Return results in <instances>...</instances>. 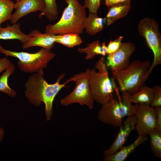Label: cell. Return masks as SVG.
I'll return each mask as SVG.
<instances>
[{
    "instance_id": "1",
    "label": "cell",
    "mask_w": 161,
    "mask_h": 161,
    "mask_svg": "<svg viewBox=\"0 0 161 161\" xmlns=\"http://www.w3.org/2000/svg\"><path fill=\"white\" fill-rule=\"evenodd\" d=\"M65 76L64 73H61L58 76L55 83L49 84L44 78L43 70L30 76L25 84V95L28 101L36 106H39L41 102L44 103L47 121L51 118L53 103L55 97L62 89L68 87L65 86L68 83L67 81L64 83H60L61 80Z\"/></svg>"
},
{
    "instance_id": "2",
    "label": "cell",
    "mask_w": 161,
    "mask_h": 161,
    "mask_svg": "<svg viewBox=\"0 0 161 161\" xmlns=\"http://www.w3.org/2000/svg\"><path fill=\"white\" fill-rule=\"evenodd\" d=\"M67 4L60 20L53 24L47 25L45 32L56 35L83 32V23L86 17V8L78 0H65Z\"/></svg>"
},
{
    "instance_id": "3",
    "label": "cell",
    "mask_w": 161,
    "mask_h": 161,
    "mask_svg": "<svg viewBox=\"0 0 161 161\" xmlns=\"http://www.w3.org/2000/svg\"><path fill=\"white\" fill-rule=\"evenodd\" d=\"M151 65L149 60L137 59L125 69L112 72L118 82L120 90L132 94L144 85L148 78L147 73Z\"/></svg>"
},
{
    "instance_id": "4",
    "label": "cell",
    "mask_w": 161,
    "mask_h": 161,
    "mask_svg": "<svg viewBox=\"0 0 161 161\" xmlns=\"http://www.w3.org/2000/svg\"><path fill=\"white\" fill-rule=\"evenodd\" d=\"M103 57L96 62L95 69H90L89 82L94 100L103 105L113 98L114 89L109 77Z\"/></svg>"
},
{
    "instance_id": "5",
    "label": "cell",
    "mask_w": 161,
    "mask_h": 161,
    "mask_svg": "<svg viewBox=\"0 0 161 161\" xmlns=\"http://www.w3.org/2000/svg\"><path fill=\"white\" fill-rule=\"evenodd\" d=\"M0 52L7 57L11 56L18 59L17 65L19 69L25 73H36L43 70L56 55L51 49L41 48L37 52L29 53L16 52L6 49L0 44Z\"/></svg>"
},
{
    "instance_id": "6",
    "label": "cell",
    "mask_w": 161,
    "mask_h": 161,
    "mask_svg": "<svg viewBox=\"0 0 161 161\" xmlns=\"http://www.w3.org/2000/svg\"><path fill=\"white\" fill-rule=\"evenodd\" d=\"M159 27L156 20L150 18H143L138 24L139 35L145 38L148 47L154 54L153 61L147 73L148 77L154 68L161 64V35Z\"/></svg>"
},
{
    "instance_id": "7",
    "label": "cell",
    "mask_w": 161,
    "mask_h": 161,
    "mask_svg": "<svg viewBox=\"0 0 161 161\" xmlns=\"http://www.w3.org/2000/svg\"><path fill=\"white\" fill-rule=\"evenodd\" d=\"M89 69L77 74L67 80L69 82H74L76 86L74 89L69 95L61 100V104L64 106L77 103L81 105H86L90 109L94 108V100L91 94L89 82Z\"/></svg>"
},
{
    "instance_id": "8",
    "label": "cell",
    "mask_w": 161,
    "mask_h": 161,
    "mask_svg": "<svg viewBox=\"0 0 161 161\" xmlns=\"http://www.w3.org/2000/svg\"><path fill=\"white\" fill-rule=\"evenodd\" d=\"M135 105V129L139 135L146 136L155 129L156 110L149 105L142 103Z\"/></svg>"
},
{
    "instance_id": "9",
    "label": "cell",
    "mask_w": 161,
    "mask_h": 161,
    "mask_svg": "<svg viewBox=\"0 0 161 161\" xmlns=\"http://www.w3.org/2000/svg\"><path fill=\"white\" fill-rule=\"evenodd\" d=\"M135 49V45L132 42L122 43L117 50L108 54L106 62L107 67H110L112 72L125 69L129 64L130 57Z\"/></svg>"
},
{
    "instance_id": "10",
    "label": "cell",
    "mask_w": 161,
    "mask_h": 161,
    "mask_svg": "<svg viewBox=\"0 0 161 161\" xmlns=\"http://www.w3.org/2000/svg\"><path fill=\"white\" fill-rule=\"evenodd\" d=\"M102 105L98 114V119L106 124L120 127L123 117L117 100L113 97Z\"/></svg>"
},
{
    "instance_id": "11",
    "label": "cell",
    "mask_w": 161,
    "mask_h": 161,
    "mask_svg": "<svg viewBox=\"0 0 161 161\" xmlns=\"http://www.w3.org/2000/svg\"><path fill=\"white\" fill-rule=\"evenodd\" d=\"M136 119L135 115L128 117L120 126L119 131L112 145L103 151L104 157L115 153L123 146L131 131L135 129Z\"/></svg>"
},
{
    "instance_id": "12",
    "label": "cell",
    "mask_w": 161,
    "mask_h": 161,
    "mask_svg": "<svg viewBox=\"0 0 161 161\" xmlns=\"http://www.w3.org/2000/svg\"><path fill=\"white\" fill-rule=\"evenodd\" d=\"M44 7L43 0H20L14 3L15 11L9 21L13 24L16 23L21 18L31 13L42 11Z\"/></svg>"
},
{
    "instance_id": "13",
    "label": "cell",
    "mask_w": 161,
    "mask_h": 161,
    "mask_svg": "<svg viewBox=\"0 0 161 161\" xmlns=\"http://www.w3.org/2000/svg\"><path fill=\"white\" fill-rule=\"evenodd\" d=\"M29 34L31 36L30 39L28 42L23 44L22 48L24 49L38 46L51 49L60 35L43 33L38 30H32Z\"/></svg>"
},
{
    "instance_id": "14",
    "label": "cell",
    "mask_w": 161,
    "mask_h": 161,
    "mask_svg": "<svg viewBox=\"0 0 161 161\" xmlns=\"http://www.w3.org/2000/svg\"><path fill=\"white\" fill-rule=\"evenodd\" d=\"M148 140L146 136L139 135L137 139L132 144L123 146L115 153L104 157L105 161H124L139 146Z\"/></svg>"
},
{
    "instance_id": "15",
    "label": "cell",
    "mask_w": 161,
    "mask_h": 161,
    "mask_svg": "<svg viewBox=\"0 0 161 161\" xmlns=\"http://www.w3.org/2000/svg\"><path fill=\"white\" fill-rule=\"evenodd\" d=\"M19 23L13 24L10 26L8 24L6 27H0V40H18L22 44L29 41L31 36L24 33L21 30Z\"/></svg>"
},
{
    "instance_id": "16",
    "label": "cell",
    "mask_w": 161,
    "mask_h": 161,
    "mask_svg": "<svg viewBox=\"0 0 161 161\" xmlns=\"http://www.w3.org/2000/svg\"><path fill=\"white\" fill-rule=\"evenodd\" d=\"M111 80L113 85L114 92L117 97L118 102L123 118L128 117L134 115L136 110V105H133L130 100L129 93L126 92H123V99L120 94L119 89L113 78H112Z\"/></svg>"
},
{
    "instance_id": "17",
    "label": "cell",
    "mask_w": 161,
    "mask_h": 161,
    "mask_svg": "<svg viewBox=\"0 0 161 161\" xmlns=\"http://www.w3.org/2000/svg\"><path fill=\"white\" fill-rule=\"evenodd\" d=\"M106 18L99 17L97 14L89 13L83 23L84 30L89 35H95L103 29Z\"/></svg>"
},
{
    "instance_id": "18",
    "label": "cell",
    "mask_w": 161,
    "mask_h": 161,
    "mask_svg": "<svg viewBox=\"0 0 161 161\" xmlns=\"http://www.w3.org/2000/svg\"><path fill=\"white\" fill-rule=\"evenodd\" d=\"M131 7V4H117L108 7L106 18L107 25H112L119 19L125 17L128 14Z\"/></svg>"
},
{
    "instance_id": "19",
    "label": "cell",
    "mask_w": 161,
    "mask_h": 161,
    "mask_svg": "<svg viewBox=\"0 0 161 161\" xmlns=\"http://www.w3.org/2000/svg\"><path fill=\"white\" fill-rule=\"evenodd\" d=\"M129 100L132 103L150 105L153 99V89L144 85L137 92L132 94L129 93Z\"/></svg>"
},
{
    "instance_id": "20",
    "label": "cell",
    "mask_w": 161,
    "mask_h": 161,
    "mask_svg": "<svg viewBox=\"0 0 161 161\" xmlns=\"http://www.w3.org/2000/svg\"><path fill=\"white\" fill-rule=\"evenodd\" d=\"M15 69L14 64L11 63L0 77V91L11 97H15L16 92L9 87L8 79L9 77L14 72Z\"/></svg>"
},
{
    "instance_id": "21",
    "label": "cell",
    "mask_w": 161,
    "mask_h": 161,
    "mask_svg": "<svg viewBox=\"0 0 161 161\" xmlns=\"http://www.w3.org/2000/svg\"><path fill=\"white\" fill-rule=\"evenodd\" d=\"M45 4L44 10L41 12L39 17L44 16L50 21H55L58 16V7L56 0H43Z\"/></svg>"
},
{
    "instance_id": "22",
    "label": "cell",
    "mask_w": 161,
    "mask_h": 161,
    "mask_svg": "<svg viewBox=\"0 0 161 161\" xmlns=\"http://www.w3.org/2000/svg\"><path fill=\"white\" fill-rule=\"evenodd\" d=\"M87 45V46L86 47L78 49V51L79 52L86 54L85 59H92L97 55H102L101 45L99 41H94Z\"/></svg>"
},
{
    "instance_id": "23",
    "label": "cell",
    "mask_w": 161,
    "mask_h": 161,
    "mask_svg": "<svg viewBox=\"0 0 161 161\" xmlns=\"http://www.w3.org/2000/svg\"><path fill=\"white\" fill-rule=\"evenodd\" d=\"M82 42L79 35L73 33L60 35L56 41V43L60 44L69 48L79 45Z\"/></svg>"
},
{
    "instance_id": "24",
    "label": "cell",
    "mask_w": 161,
    "mask_h": 161,
    "mask_svg": "<svg viewBox=\"0 0 161 161\" xmlns=\"http://www.w3.org/2000/svg\"><path fill=\"white\" fill-rule=\"evenodd\" d=\"M14 4L12 0H0V27L3 23L10 20Z\"/></svg>"
},
{
    "instance_id": "25",
    "label": "cell",
    "mask_w": 161,
    "mask_h": 161,
    "mask_svg": "<svg viewBox=\"0 0 161 161\" xmlns=\"http://www.w3.org/2000/svg\"><path fill=\"white\" fill-rule=\"evenodd\" d=\"M151 148L154 155L161 158V132L155 129L149 133Z\"/></svg>"
},
{
    "instance_id": "26",
    "label": "cell",
    "mask_w": 161,
    "mask_h": 161,
    "mask_svg": "<svg viewBox=\"0 0 161 161\" xmlns=\"http://www.w3.org/2000/svg\"><path fill=\"white\" fill-rule=\"evenodd\" d=\"M153 97L150 106L153 107H161V87L160 86H154L152 88Z\"/></svg>"
},
{
    "instance_id": "27",
    "label": "cell",
    "mask_w": 161,
    "mask_h": 161,
    "mask_svg": "<svg viewBox=\"0 0 161 161\" xmlns=\"http://www.w3.org/2000/svg\"><path fill=\"white\" fill-rule=\"evenodd\" d=\"M83 6L88 9L89 13L97 14L101 0H83Z\"/></svg>"
},
{
    "instance_id": "28",
    "label": "cell",
    "mask_w": 161,
    "mask_h": 161,
    "mask_svg": "<svg viewBox=\"0 0 161 161\" xmlns=\"http://www.w3.org/2000/svg\"><path fill=\"white\" fill-rule=\"evenodd\" d=\"M123 37L120 36L115 40L109 42L107 47V54L112 53L116 51L119 48L122 44Z\"/></svg>"
},
{
    "instance_id": "29",
    "label": "cell",
    "mask_w": 161,
    "mask_h": 161,
    "mask_svg": "<svg viewBox=\"0 0 161 161\" xmlns=\"http://www.w3.org/2000/svg\"><path fill=\"white\" fill-rule=\"evenodd\" d=\"M131 0H105V5L109 7L112 6L120 4H131Z\"/></svg>"
},
{
    "instance_id": "30",
    "label": "cell",
    "mask_w": 161,
    "mask_h": 161,
    "mask_svg": "<svg viewBox=\"0 0 161 161\" xmlns=\"http://www.w3.org/2000/svg\"><path fill=\"white\" fill-rule=\"evenodd\" d=\"M157 112L155 129L161 132V107H154Z\"/></svg>"
},
{
    "instance_id": "31",
    "label": "cell",
    "mask_w": 161,
    "mask_h": 161,
    "mask_svg": "<svg viewBox=\"0 0 161 161\" xmlns=\"http://www.w3.org/2000/svg\"><path fill=\"white\" fill-rule=\"evenodd\" d=\"M11 63L10 61L6 57L0 58V73L6 69Z\"/></svg>"
},
{
    "instance_id": "32",
    "label": "cell",
    "mask_w": 161,
    "mask_h": 161,
    "mask_svg": "<svg viewBox=\"0 0 161 161\" xmlns=\"http://www.w3.org/2000/svg\"><path fill=\"white\" fill-rule=\"evenodd\" d=\"M102 55L103 57H105L107 54V47L106 45L105 42H103L102 45Z\"/></svg>"
},
{
    "instance_id": "33",
    "label": "cell",
    "mask_w": 161,
    "mask_h": 161,
    "mask_svg": "<svg viewBox=\"0 0 161 161\" xmlns=\"http://www.w3.org/2000/svg\"><path fill=\"white\" fill-rule=\"evenodd\" d=\"M5 132L4 129L0 127V142L1 141L4 136Z\"/></svg>"
},
{
    "instance_id": "34",
    "label": "cell",
    "mask_w": 161,
    "mask_h": 161,
    "mask_svg": "<svg viewBox=\"0 0 161 161\" xmlns=\"http://www.w3.org/2000/svg\"><path fill=\"white\" fill-rule=\"evenodd\" d=\"M20 0H16V2H18L20 1Z\"/></svg>"
}]
</instances>
